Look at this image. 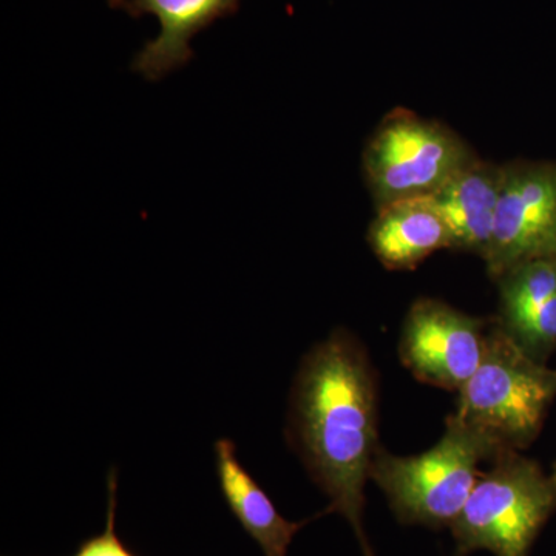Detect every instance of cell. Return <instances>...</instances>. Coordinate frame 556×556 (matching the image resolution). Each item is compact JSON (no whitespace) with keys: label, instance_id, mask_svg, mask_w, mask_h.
Wrapping results in <instances>:
<instances>
[{"label":"cell","instance_id":"4fadbf2b","mask_svg":"<svg viewBox=\"0 0 556 556\" xmlns=\"http://www.w3.org/2000/svg\"><path fill=\"white\" fill-rule=\"evenodd\" d=\"M527 354L544 362L556 350V295L514 332H507Z\"/></svg>","mask_w":556,"mask_h":556},{"label":"cell","instance_id":"277c9868","mask_svg":"<svg viewBox=\"0 0 556 556\" xmlns=\"http://www.w3.org/2000/svg\"><path fill=\"white\" fill-rule=\"evenodd\" d=\"M556 510V484L519 452L501 453L479 475L466 506L453 522L456 556L486 551L495 556H529Z\"/></svg>","mask_w":556,"mask_h":556},{"label":"cell","instance_id":"ba28073f","mask_svg":"<svg viewBox=\"0 0 556 556\" xmlns=\"http://www.w3.org/2000/svg\"><path fill=\"white\" fill-rule=\"evenodd\" d=\"M110 7L139 17L152 14L161 24L159 38L142 47L131 70L155 83L185 67L193 58L190 40L222 17L237 13L240 0H109Z\"/></svg>","mask_w":556,"mask_h":556},{"label":"cell","instance_id":"7a4b0ae2","mask_svg":"<svg viewBox=\"0 0 556 556\" xmlns=\"http://www.w3.org/2000/svg\"><path fill=\"white\" fill-rule=\"evenodd\" d=\"M555 397L556 369L527 354L493 318L484 356L457 391L452 415L484 439L496 457L535 441Z\"/></svg>","mask_w":556,"mask_h":556},{"label":"cell","instance_id":"30bf717a","mask_svg":"<svg viewBox=\"0 0 556 556\" xmlns=\"http://www.w3.org/2000/svg\"><path fill=\"white\" fill-rule=\"evenodd\" d=\"M215 470L223 500L265 556H287L300 530L313 519L329 514L325 508L305 521H289L281 517L268 493L240 463L232 439L222 438L215 442Z\"/></svg>","mask_w":556,"mask_h":556},{"label":"cell","instance_id":"3957f363","mask_svg":"<svg viewBox=\"0 0 556 556\" xmlns=\"http://www.w3.org/2000/svg\"><path fill=\"white\" fill-rule=\"evenodd\" d=\"M493 457L484 439L450 415L444 434L427 452L397 456L380 447L369 479L382 490L399 522L444 529L466 506L481 475L479 464Z\"/></svg>","mask_w":556,"mask_h":556},{"label":"cell","instance_id":"6da1fadb","mask_svg":"<svg viewBox=\"0 0 556 556\" xmlns=\"http://www.w3.org/2000/svg\"><path fill=\"white\" fill-rule=\"evenodd\" d=\"M287 439L329 514L350 522L364 556H375L364 527L365 485L379 444L378 372L367 348L345 328L311 348L289 396Z\"/></svg>","mask_w":556,"mask_h":556},{"label":"cell","instance_id":"7c38bea8","mask_svg":"<svg viewBox=\"0 0 556 556\" xmlns=\"http://www.w3.org/2000/svg\"><path fill=\"white\" fill-rule=\"evenodd\" d=\"M496 281L500 285L497 325L506 332H514L555 298L556 258L521 263Z\"/></svg>","mask_w":556,"mask_h":556},{"label":"cell","instance_id":"8992f818","mask_svg":"<svg viewBox=\"0 0 556 556\" xmlns=\"http://www.w3.org/2000/svg\"><path fill=\"white\" fill-rule=\"evenodd\" d=\"M556 258V164H503V188L484 262L497 280L521 263Z\"/></svg>","mask_w":556,"mask_h":556},{"label":"cell","instance_id":"5bb4252c","mask_svg":"<svg viewBox=\"0 0 556 556\" xmlns=\"http://www.w3.org/2000/svg\"><path fill=\"white\" fill-rule=\"evenodd\" d=\"M116 510H118V471H109L108 477V521L98 535L87 538L70 556H138L121 540L116 532Z\"/></svg>","mask_w":556,"mask_h":556},{"label":"cell","instance_id":"8fae6325","mask_svg":"<svg viewBox=\"0 0 556 556\" xmlns=\"http://www.w3.org/2000/svg\"><path fill=\"white\" fill-rule=\"evenodd\" d=\"M367 240L376 258L390 270L416 269L434 252L452 249L447 226L430 197L378 208Z\"/></svg>","mask_w":556,"mask_h":556},{"label":"cell","instance_id":"9c48e42d","mask_svg":"<svg viewBox=\"0 0 556 556\" xmlns=\"http://www.w3.org/2000/svg\"><path fill=\"white\" fill-rule=\"evenodd\" d=\"M503 166L473 159L430 195L447 226L453 251L484 260L492 241Z\"/></svg>","mask_w":556,"mask_h":556},{"label":"cell","instance_id":"52a82bcc","mask_svg":"<svg viewBox=\"0 0 556 556\" xmlns=\"http://www.w3.org/2000/svg\"><path fill=\"white\" fill-rule=\"evenodd\" d=\"M489 327L437 299H419L405 316L399 340L402 365L419 382L459 391L484 356Z\"/></svg>","mask_w":556,"mask_h":556},{"label":"cell","instance_id":"9a60e30c","mask_svg":"<svg viewBox=\"0 0 556 556\" xmlns=\"http://www.w3.org/2000/svg\"><path fill=\"white\" fill-rule=\"evenodd\" d=\"M551 477H552V479H554L555 484H556V464H555V466H554V471H552Z\"/></svg>","mask_w":556,"mask_h":556},{"label":"cell","instance_id":"5b68a950","mask_svg":"<svg viewBox=\"0 0 556 556\" xmlns=\"http://www.w3.org/2000/svg\"><path fill=\"white\" fill-rule=\"evenodd\" d=\"M477 159L444 124L397 109L380 121L364 152V172L376 207L433 195Z\"/></svg>","mask_w":556,"mask_h":556}]
</instances>
